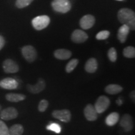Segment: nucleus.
Listing matches in <instances>:
<instances>
[{
	"label": "nucleus",
	"instance_id": "16",
	"mask_svg": "<svg viewBox=\"0 0 135 135\" xmlns=\"http://www.w3.org/2000/svg\"><path fill=\"white\" fill-rule=\"evenodd\" d=\"M54 55L55 58L58 60H65L70 58L71 56L72 53L70 50H65V49H59L54 52Z\"/></svg>",
	"mask_w": 135,
	"mask_h": 135
},
{
	"label": "nucleus",
	"instance_id": "11",
	"mask_svg": "<svg viewBox=\"0 0 135 135\" xmlns=\"http://www.w3.org/2000/svg\"><path fill=\"white\" fill-rule=\"evenodd\" d=\"M88 38V36L87 34L81 30H75L71 35V40L76 43H84Z\"/></svg>",
	"mask_w": 135,
	"mask_h": 135
},
{
	"label": "nucleus",
	"instance_id": "17",
	"mask_svg": "<svg viewBox=\"0 0 135 135\" xmlns=\"http://www.w3.org/2000/svg\"><path fill=\"white\" fill-rule=\"evenodd\" d=\"M86 71L89 73H94L98 69V62L95 58H91L87 61L84 66Z\"/></svg>",
	"mask_w": 135,
	"mask_h": 135
},
{
	"label": "nucleus",
	"instance_id": "10",
	"mask_svg": "<svg viewBox=\"0 0 135 135\" xmlns=\"http://www.w3.org/2000/svg\"><path fill=\"white\" fill-rule=\"evenodd\" d=\"M95 23V18L93 15H86L83 16L80 20V25L83 30H88L92 28Z\"/></svg>",
	"mask_w": 135,
	"mask_h": 135
},
{
	"label": "nucleus",
	"instance_id": "1",
	"mask_svg": "<svg viewBox=\"0 0 135 135\" xmlns=\"http://www.w3.org/2000/svg\"><path fill=\"white\" fill-rule=\"evenodd\" d=\"M118 19L121 24L126 25L130 30L135 29L134 12L129 8H122L118 13Z\"/></svg>",
	"mask_w": 135,
	"mask_h": 135
},
{
	"label": "nucleus",
	"instance_id": "26",
	"mask_svg": "<svg viewBox=\"0 0 135 135\" xmlns=\"http://www.w3.org/2000/svg\"><path fill=\"white\" fill-rule=\"evenodd\" d=\"M33 0H16V6L18 8H23L29 6Z\"/></svg>",
	"mask_w": 135,
	"mask_h": 135
},
{
	"label": "nucleus",
	"instance_id": "22",
	"mask_svg": "<svg viewBox=\"0 0 135 135\" xmlns=\"http://www.w3.org/2000/svg\"><path fill=\"white\" fill-rule=\"evenodd\" d=\"M123 55L128 58H134L135 57V48L133 46H128L123 50Z\"/></svg>",
	"mask_w": 135,
	"mask_h": 135
},
{
	"label": "nucleus",
	"instance_id": "12",
	"mask_svg": "<svg viewBox=\"0 0 135 135\" xmlns=\"http://www.w3.org/2000/svg\"><path fill=\"white\" fill-rule=\"evenodd\" d=\"M120 126L122 127L124 130L126 132L131 131L133 128V118L128 114H125L121 118L120 122H119Z\"/></svg>",
	"mask_w": 135,
	"mask_h": 135
},
{
	"label": "nucleus",
	"instance_id": "28",
	"mask_svg": "<svg viewBox=\"0 0 135 135\" xmlns=\"http://www.w3.org/2000/svg\"><path fill=\"white\" fill-rule=\"evenodd\" d=\"M48 101L46 99H42L40 101V103L38 104V110L40 112H45L48 108Z\"/></svg>",
	"mask_w": 135,
	"mask_h": 135
},
{
	"label": "nucleus",
	"instance_id": "21",
	"mask_svg": "<svg viewBox=\"0 0 135 135\" xmlns=\"http://www.w3.org/2000/svg\"><path fill=\"white\" fill-rule=\"evenodd\" d=\"M6 99L10 102H20L26 99V96L23 94L8 93L6 95Z\"/></svg>",
	"mask_w": 135,
	"mask_h": 135
},
{
	"label": "nucleus",
	"instance_id": "6",
	"mask_svg": "<svg viewBox=\"0 0 135 135\" xmlns=\"http://www.w3.org/2000/svg\"><path fill=\"white\" fill-rule=\"evenodd\" d=\"M52 116L56 119H58L65 123L70 122L71 118V114L68 109L55 110L52 113Z\"/></svg>",
	"mask_w": 135,
	"mask_h": 135
},
{
	"label": "nucleus",
	"instance_id": "4",
	"mask_svg": "<svg viewBox=\"0 0 135 135\" xmlns=\"http://www.w3.org/2000/svg\"><path fill=\"white\" fill-rule=\"evenodd\" d=\"M109 104H110V100L106 96H100L97 99L95 105L94 106L98 113L101 114L108 108Z\"/></svg>",
	"mask_w": 135,
	"mask_h": 135
},
{
	"label": "nucleus",
	"instance_id": "20",
	"mask_svg": "<svg viewBox=\"0 0 135 135\" xmlns=\"http://www.w3.org/2000/svg\"><path fill=\"white\" fill-rule=\"evenodd\" d=\"M123 89V88L120 85L111 84L106 86L105 88V91L109 94H116L121 93Z\"/></svg>",
	"mask_w": 135,
	"mask_h": 135
},
{
	"label": "nucleus",
	"instance_id": "13",
	"mask_svg": "<svg viewBox=\"0 0 135 135\" xmlns=\"http://www.w3.org/2000/svg\"><path fill=\"white\" fill-rule=\"evenodd\" d=\"M84 114L86 119L89 121H95L98 118V113L92 104H87L84 109Z\"/></svg>",
	"mask_w": 135,
	"mask_h": 135
},
{
	"label": "nucleus",
	"instance_id": "15",
	"mask_svg": "<svg viewBox=\"0 0 135 135\" xmlns=\"http://www.w3.org/2000/svg\"><path fill=\"white\" fill-rule=\"evenodd\" d=\"M129 28L127 25H123L119 28L118 32V39L121 43H124L126 41L127 36L129 33Z\"/></svg>",
	"mask_w": 135,
	"mask_h": 135
},
{
	"label": "nucleus",
	"instance_id": "2",
	"mask_svg": "<svg viewBox=\"0 0 135 135\" xmlns=\"http://www.w3.org/2000/svg\"><path fill=\"white\" fill-rule=\"evenodd\" d=\"M51 6L55 11L61 13H68L71 8L70 0H53Z\"/></svg>",
	"mask_w": 135,
	"mask_h": 135
},
{
	"label": "nucleus",
	"instance_id": "30",
	"mask_svg": "<svg viewBox=\"0 0 135 135\" xmlns=\"http://www.w3.org/2000/svg\"><path fill=\"white\" fill-rule=\"evenodd\" d=\"M5 44V41H4V39L2 36L0 35V50H1L3 48Z\"/></svg>",
	"mask_w": 135,
	"mask_h": 135
},
{
	"label": "nucleus",
	"instance_id": "7",
	"mask_svg": "<svg viewBox=\"0 0 135 135\" xmlns=\"http://www.w3.org/2000/svg\"><path fill=\"white\" fill-rule=\"evenodd\" d=\"M18 115V112L13 107H9L5 108L0 113V118L3 120H11L15 119Z\"/></svg>",
	"mask_w": 135,
	"mask_h": 135
},
{
	"label": "nucleus",
	"instance_id": "14",
	"mask_svg": "<svg viewBox=\"0 0 135 135\" xmlns=\"http://www.w3.org/2000/svg\"><path fill=\"white\" fill-rule=\"evenodd\" d=\"M18 86V83L12 78H6L0 81V87L6 89H15Z\"/></svg>",
	"mask_w": 135,
	"mask_h": 135
},
{
	"label": "nucleus",
	"instance_id": "5",
	"mask_svg": "<svg viewBox=\"0 0 135 135\" xmlns=\"http://www.w3.org/2000/svg\"><path fill=\"white\" fill-rule=\"evenodd\" d=\"M21 53L25 60L29 63L35 61L37 58V52L33 46L27 45L22 48Z\"/></svg>",
	"mask_w": 135,
	"mask_h": 135
},
{
	"label": "nucleus",
	"instance_id": "8",
	"mask_svg": "<svg viewBox=\"0 0 135 135\" xmlns=\"http://www.w3.org/2000/svg\"><path fill=\"white\" fill-rule=\"evenodd\" d=\"M3 68L6 73H15L19 71V66L11 59L5 60L3 63Z\"/></svg>",
	"mask_w": 135,
	"mask_h": 135
},
{
	"label": "nucleus",
	"instance_id": "25",
	"mask_svg": "<svg viewBox=\"0 0 135 135\" xmlns=\"http://www.w3.org/2000/svg\"><path fill=\"white\" fill-rule=\"evenodd\" d=\"M108 56L111 62H115L117 60V52L114 48H111L108 52Z\"/></svg>",
	"mask_w": 135,
	"mask_h": 135
},
{
	"label": "nucleus",
	"instance_id": "18",
	"mask_svg": "<svg viewBox=\"0 0 135 135\" xmlns=\"http://www.w3.org/2000/svg\"><path fill=\"white\" fill-rule=\"evenodd\" d=\"M119 114L116 112L111 113L106 118L105 123L108 126H113L119 121Z\"/></svg>",
	"mask_w": 135,
	"mask_h": 135
},
{
	"label": "nucleus",
	"instance_id": "27",
	"mask_svg": "<svg viewBox=\"0 0 135 135\" xmlns=\"http://www.w3.org/2000/svg\"><path fill=\"white\" fill-rule=\"evenodd\" d=\"M110 33L108 31L104 30V31H99L96 36V38L98 40H104L107 39L109 36Z\"/></svg>",
	"mask_w": 135,
	"mask_h": 135
},
{
	"label": "nucleus",
	"instance_id": "32",
	"mask_svg": "<svg viewBox=\"0 0 135 135\" xmlns=\"http://www.w3.org/2000/svg\"><path fill=\"white\" fill-rule=\"evenodd\" d=\"M130 97H131V100H132L133 102H134V91H131V93H130Z\"/></svg>",
	"mask_w": 135,
	"mask_h": 135
},
{
	"label": "nucleus",
	"instance_id": "9",
	"mask_svg": "<svg viewBox=\"0 0 135 135\" xmlns=\"http://www.w3.org/2000/svg\"><path fill=\"white\" fill-rule=\"evenodd\" d=\"M46 87V83L43 78H39L38 82L35 85L28 84L27 86V89L30 93L33 94H38L39 93L43 91Z\"/></svg>",
	"mask_w": 135,
	"mask_h": 135
},
{
	"label": "nucleus",
	"instance_id": "34",
	"mask_svg": "<svg viewBox=\"0 0 135 135\" xmlns=\"http://www.w3.org/2000/svg\"><path fill=\"white\" fill-rule=\"evenodd\" d=\"M118 1H123V0H118Z\"/></svg>",
	"mask_w": 135,
	"mask_h": 135
},
{
	"label": "nucleus",
	"instance_id": "33",
	"mask_svg": "<svg viewBox=\"0 0 135 135\" xmlns=\"http://www.w3.org/2000/svg\"><path fill=\"white\" fill-rule=\"evenodd\" d=\"M1 106L0 105V111H1Z\"/></svg>",
	"mask_w": 135,
	"mask_h": 135
},
{
	"label": "nucleus",
	"instance_id": "3",
	"mask_svg": "<svg viewBox=\"0 0 135 135\" xmlns=\"http://www.w3.org/2000/svg\"><path fill=\"white\" fill-rule=\"evenodd\" d=\"M50 23V18L46 15L37 16L32 20V25L35 30H42L46 28Z\"/></svg>",
	"mask_w": 135,
	"mask_h": 135
},
{
	"label": "nucleus",
	"instance_id": "29",
	"mask_svg": "<svg viewBox=\"0 0 135 135\" xmlns=\"http://www.w3.org/2000/svg\"><path fill=\"white\" fill-rule=\"evenodd\" d=\"M8 128L7 125L3 122L2 120H0V135H8Z\"/></svg>",
	"mask_w": 135,
	"mask_h": 135
},
{
	"label": "nucleus",
	"instance_id": "19",
	"mask_svg": "<svg viewBox=\"0 0 135 135\" xmlns=\"http://www.w3.org/2000/svg\"><path fill=\"white\" fill-rule=\"evenodd\" d=\"M24 132V128L20 124H16L8 128V135H22Z\"/></svg>",
	"mask_w": 135,
	"mask_h": 135
},
{
	"label": "nucleus",
	"instance_id": "23",
	"mask_svg": "<svg viewBox=\"0 0 135 135\" xmlns=\"http://www.w3.org/2000/svg\"><path fill=\"white\" fill-rule=\"evenodd\" d=\"M79 63V61L77 59H73L68 63L66 66V71L67 73H71L75 69L78 64Z\"/></svg>",
	"mask_w": 135,
	"mask_h": 135
},
{
	"label": "nucleus",
	"instance_id": "31",
	"mask_svg": "<svg viewBox=\"0 0 135 135\" xmlns=\"http://www.w3.org/2000/svg\"><path fill=\"white\" fill-rule=\"evenodd\" d=\"M116 104H118V105H119V106H121V105H122V104H123V100H122V99L121 98H118L117 100H116Z\"/></svg>",
	"mask_w": 135,
	"mask_h": 135
},
{
	"label": "nucleus",
	"instance_id": "24",
	"mask_svg": "<svg viewBox=\"0 0 135 135\" xmlns=\"http://www.w3.org/2000/svg\"><path fill=\"white\" fill-rule=\"evenodd\" d=\"M46 129L49 131H53L56 133H60L61 131V127L60 124L56 123H51L46 126Z\"/></svg>",
	"mask_w": 135,
	"mask_h": 135
}]
</instances>
